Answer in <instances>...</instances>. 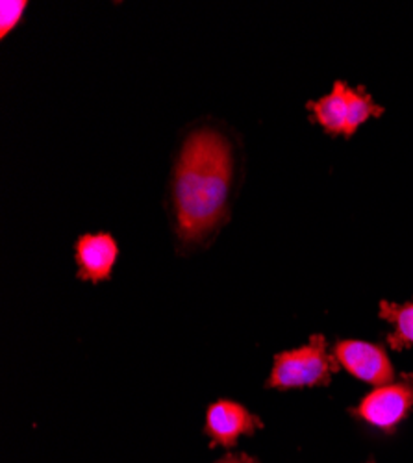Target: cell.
Returning <instances> with one entry per match:
<instances>
[{"label":"cell","instance_id":"277c9868","mask_svg":"<svg viewBox=\"0 0 413 463\" xmlns=\"http://www.w3.org/2000/svg\"><path fill=\"white\" fill-rule=\"evenodd\" d=\"M413 410V374L374 388L351 413L371 427L391 434Z\"/></svg>","mask_w":413,"mask_h":463},{"label":"cell","instance_id":"6da1fadb","mask_svg":"<svg viewBox=\"0 0 413 463\" xmlns=\"http://www.w3.org/2000/svg\"><path fill=\"white\" fill-rule=\"evenodd\" d=\"M234 175L229 139L211 128L185 139L173 173L176 234L183 243H201L227 221Z\"/></svg>","mask_w":413,"mask_h":463},{"label":"cell","instance_id":"9c48e42d","mask_svg":"<svg viewBox=\"0 0 413 463\" xmlns=\"http://www.w3.org/2000/svg\"><path fill=\"white\" fill-rule=\"evenodd\" d=\"M24 10H26L24 0H14V3L5 0L3 8H0V35L6 37L8 32L12 28H15V24L19 23Z\"/></svg>","mask_w":413,"mask_h":463},{"label":"cell","instance_id":"30bf717a","mask_svg":"<svg viewBox=\"0 0 413 463\" xmlns=\"http://www.w3.org/2000/svg\"><path fill=\"white\" fill-rule=\"evenodd\" d=\"M215 463H258V461L247 454H229Z\"/></svg>","mask_w":413,"mask_h":463},{"label":"cell","instance_id":"5b68a950","mask_svg":"<svg viewBox=\"0 0 413 463\" xmlns=\"http://www.w3.org/2000/svg\"><path fill=\"white\" fill-rule=\"evenodd\" d=\"M333 358L352 376L377 388L395 380V369L384 346L347 339L333 346Z\"/></svg>","mask_w":413,"mask_h":463},{"label":"cell","instance_id":"52a82bcc","mask_svg":"<svg viewBox=\"0 0 413 463\" xmlns=\"http://www.w3.org/2000/svg\"><path fill=\"white\" fill-rule=\"evenodd\" d=\"M74 252H77L79 279L97 284L111 277L119 247L109 234H86L77 241Z\"/></svg>","mask_w":413,"mask_h":463},{"label":"cell","instance_id":"8992f818","mask_svg":"<svg viewBox=\"0 0 413 463\" xmlns=\"http://www.w3.org/2000/svg\"><path fill=\"white\" fill-rule=\"evenodd\" d=\"M261 427H264V422L259 420V417L232 401L213 402L206 411L204 432L211 439L213 447L219 445L222 449H232L241 436H252Z\"/></svg>","mask_w":413,"mask_h":463},{"label":"cell","instance_id":"3957f363","mask_svg":"<svg viewBox=\"0 0 413 463\" xmlns=\"http://www.w3.org/2000/svg\"><path fill=\"white\" fill-rule=\"evenodd\" d=\"M308 109L324 132L345 137L354 136L367 119L384 113V108L374 104L363 88H349L345 82H335L328 95L308 102Z\"/></svg>","mask_w":413,"mask_h":463},{"label":"cell","instance_id":"7a4b0ae2","mask_svg":"<svg viewBox=\"0 0 413 463\" xmlns=\"http://www.w3.org/2000/svg\"><path fill=\"white\" fill-rule=\"evenodd\" d=\"M337 360L328 354L324 335L315 334L312 339L295 351H286L275 356L268 388L273 390H300L328 385L332 373L337 369Z\"/></svg>","mask_w":413,"mask_h":463},{"label":"cell","instance_id":"ba28073f","mask_svg":"<svg viewBox=\"0 0 413 463\" xmlns=\"http://www.w3.org/2000/svg\"><path fill=\"white\" fill-rule=\"evenodd\" d=\"M380 317L393 325V332L388 335V345L393 351H402L413 346V300L404 304L380 302Z\"/></svg>","mask_w":413,"mask_h":463}]
</instances>
